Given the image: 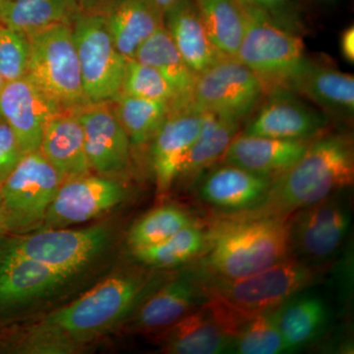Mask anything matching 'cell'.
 <instances>
[{
	"label": "cell",
	"mask_w": 354,
	"mask_h": 354,
	"mask_svg": "<svg viewBox=\"0 0 354 354\" xmlns=\"http://www.w3.org/2000/svg\"><path fill=\"white\" fill-rule=\"evenodd\" d=\"M165 279L138 267L125 268L72 301L37 316L21 330L14 351L25 354L81 353L122 329Z\"/></svg>",
	"instance_id": "cell-1"
},
{
	"label": "cell",
	"mask_w": 354,
	"mask_h": 354,
	"mask_svg": "<svg viewBox=\"0 0 354 354\" xmlns=\"http://www.w3.org/2000/svg\"><path fill=\"white\" fill-rule=\"evenodd\" d=\"M353 183V135L321 134L312 140L295 165L272 179L260 205L232 215L288 218L299 209L351 187Z\"/></svg>",
	"instance_id": "cell-2"
},
{
	"label": "cell",
	"mask_w": 354,
	"mask_h": 354,
	"mask_svg": "<svg viewBox=\"0 0 354 354\" xmlns=\"http://www.w3.org/2000/svg\"><path fill=\"white\" fill-rule=\"evenodd\" d=\"M206 234L203 264L214 278H245L291 255L288 218L232 215Z\"/></svg>",
	"instance_id": "cell-3"
},
{
	"label": "cell",
	"mask_w": 354,
	"mask_h": 354,
	"mask_svg": "<svg viewBox=\"0 0 354 354\" xmlns=\"http://www.w3.org/2000/svg\"><path fill=\"white\" fill-rule=\"evenodd\" d=\"M115 230L108 221L88 227L39 228L0 234V252L36 261L68 274H87L113 248Z\"/></svg>",
	"instance_id": "cell-4"
},
{
	"label": "cell",
	"mask_w": 354,
	"mask_h": 354,
	"mask_svg": "<svg viewBox=\"0 0 354 354\" xmlns=\"http://www.w3.org/2000/svg\"><path fill=\"white\" fill-rule=\"evenodd\" d=\"M239 2L245 29L234 58L259 77L266 95L286 90L288 81L307 58L302 35L279 24L264 11Z\"/></svg>",
	"instance_id": "cell-5"
},
{
	"label": "cell",
	"mask_w": 354,
	"mask_h": 354,
	"mask_svg": "<svg viewBox=\"0 0 354 354\" xmlns=\"http://www.w3.org/2000/svg\"><path fill=\"white\" fill-rule=\"evenodd\" d=\"M323 270L288 256L277 264L239 279L214 278L202 285L205 297L218 298L235 310L257 314L276 309L313 286Z\"/></svg>",
	"instance_id": "cell-6"
},
{
	"label": "cell",
	"mask_w": 354,
	"mask_h": 354,
	"mask_svg": "<svg viewBox=\"0 0 354 354\" xmlns=\"http://www.w3.org/2000/svg\"><path fill=\"white\" fill-rule=\"evenodd\" d=\"M48 266L0 252V326L41 315L85 278Z\"/></svg>",
	"instance_id": "cell-7"
},
{
	"label": "cell",
	"mask_w": 354,
	"mask_h": 354,
	"mask_svg": "<svg viewBox=\"0 0 354 354\" xmlns=\"http://www.w3.org/2000/svg\"><path fill=\"white\" fill-rule=\"evenodd\" d=\"M28 78L62 111L88 104L71 24H57L29 37Z\"/></svg>",
	"instance_id": "cell-8"
},
{
	"label": "cell",
	"mask_w": 354,
	"mask_h": 354,
	"mask_svg": "<svg viewBox=\"0 0 354 354\" xmlns=\"http://www.w3.org/2000/svg\"><path fill=\"white\" fill-rule=\"evenodd\" d=\"M64 177L39 151L26 153L0 185L2 234L39 230Z\"/></svg>",
	"instance_id": "cell-9"
},
{
	"label": "cell",
	"mask_w": 354,
	"mask_h": 354,
	"mask_svg": "<svg viewBox=\"0 0 354 354\" xmlns=\"http://www.w3.org/2000/svg\"><path fill=\"white\" fill-rule=\"evenodd\" d=\"M88 104L120 94L127 59L120 53L102 13L81 11L71 24Z\"/></svg>",
	"instance_id": "cell-10"
},
{
	"label": "cell",
	"mask_w": 354,
	"mask_h": 354,
	"mask_svg": "<svg viewBox=\"0 0 354 354\" xmlns=\"http://www.w3.org/2000/svg\"><path fill=\"white\" fill-rule=\"evenodd\" d=\"M265 97L264 86L252 70L236 58L223 57L198 74L187 106L241 121Z\"/></svg>",
	"instance_id": "cell-11"
},
{
	"label": "cell",
	"mask_w": 354,
	"mask_h": 354,
	"mask_svg": "<svg viewBox=\"0 0 354 354\" xmlns=\"http://www.w3.org/2000/svg\"><path fill=\"white\" fill-rule=\"evenodd\" d=\"M128 188L120 179L84 174L62 181L41 228L71 227L91 223L127 201Z\"/></svg>",
	"instance_id": "cell-12"
},
{
	"label": "cell",
	"mask_w": 354,
	"mask_h": 354,
	"mask_svg": "<svg viewBox=\"0 0 354 354\" xmlns=\"http://www.w3.org/2000/svg\"><path fill=\"white\" fill-rule=\"evenodd\" d=\"M288 221L290 253L305 262H321L332 257L348 236L351 209L334 194L299 209Z\"/></svg>",
	"instance_id": "cell-13"
},
{
	"label": "cell",
	"mask_w": 354,
	"mask_h": 354,
	"mask_svg": "<svg viewBox=\"0 0 354 354\" xmlns=\"http://www.w3.org/2000/svg\"><path fill=\"white\" fill-rule=\"evenodd\" d=\"M108 102L88 104L72 111L82 124L92 171L122 180L130 167L131 141Z\"/></svg>",
	"instance_id": "cell-14"
},
{
	"label": "cell",
	"mask_w": 354,
	"mask_h": 354,
	"mask_svg": "<svg viewBox=\"0 0 354 354\" xmlns=\"http://www.w3.org/2000/svg\"><path fill=\"white\" fill-rule=\"evenodd\" d=\"M246 125L244 134L283 140H313L328 127L330 118L305 104L290 90H277Z\"/></svg>",
	"instance_id": "cell-15"
},
{
	"label": "cell",
	"mask_w": 354,
	"mask_h": 354,
	"mask_svg": "<svg viewBox=\"0 0 354 354\" xmlns=\"http://www.w3.org/2000/svg\"><path fill=\"white\" fill-rule=\"evenodd\" d=\"M204 113L190 106L174 109L151 141V162L158 197L174 187L191 147L201 130Z\"/></svg>",
	"instance_id": "cell-16"
},
{
	"label": "cell",
	"mask_w": 354,
	"mask_h": 354,
	"mask_svg": "<svg viewBox=\"0 0 354 354\" xmlns=\"http://www.w3.org/2000/svg\"><path fill=\"white\" fill-rule=\"evenodd\" d=\"M205 297L199 279L190 271L165 279L139 305L122 329L128 333L150 334L167 329L196 308Z\"/></svg>",
	"instance_id": "cell-17"
},
{
	"label": "cell",
	"mask_w": 354,
	"mask_h": 354,
	"mask_svg": "<svg viewBox=\"0 0 354 354\" xmlns=\"http://www.w3.org/2000/svg\"><path fill=\"white\" fill-rule=\"evenodd\" d=\"M62 111L28 77L0 88V116L15 133L25 153L39 150L46 123Z\"/></svg>",
	"instance_id": "cell-18"
},
{
	"label": "cell",
	"mask_w": 354,
	"mask_h": 354,
	"mask_svg": "<svg viewBox=\"0 0 354 354\" xmlns=\"http://www.w3.org/2000/svg\"><path fill=\"white\" fill-rule=\"evenodd\" d=\"M286 90L307 97L333 120L354 115V77L307 57L288 81Z\"/></svg>",
	"instance_id": "cell-19"
},
{
	"label": "cell",
	"mask_w": 354,
	"mask_h": 354,
	"mask_svg": "<svg viewBox=\"0 0 354 354\" xmlns=\"http://www.w3.org/2000/svg\"><path fill=\"white\" fill-rule=\"evenodd\" d=\"M312 140H283L241 133L237 134L221 158L258 176L274 179L295 164Z\"/></svg>",
	"instance_id": "cell-20"
},
{
	"label": "cell",
	"mask_w": 354,
	"mask_h": 354,
	"mask_svg": "<svg viewBox=\"0 0 354 354\" xmlns=\"http://www.w3.org/2000/svg\"><path fill=\"white\" fill-rule=\"evenodd\" d=\"M272 179L223 164L202 180L199 194L209 206L230 214L250 211L262 203Z\"/></svg>",
	"instance_id": "cell-21"
},
{
	"label": "cell",
	"mask_w": 354,
	"mask_h": 354,
	"mask_svg": "<svg viewBox=\"0 0 354 354\" xmlns=\"http://www.w3.org/2000/svg\"><path fill=\"white\" fill-rule=\"evenodd\" d=\"M164 27L197 75L225 57L212 41L194 0H183L167 10L164 14Z\"/></svg>",
	"instance_id": "cell-22"
},
{
	"label": "cell",
	"mask_w": 354,
	"mask_h": 354,
	"mask_svg": "<svg viewBox=\"0 0 354 354\" xmlns=\"http://www.w3.org/2000/svg\"><path fill=\"white\" fill-rule=\"evenodd\" d=\"M156 334L160 351L167 354H218L232 346V339L205 304Z\"/></svg>",
	"instance_id": "cell-23"
},
{
	"label": "cell",
	"mask_w": 354,
	"mask_h": 354,
	"mask_svg": "<svg viewBox=\"0 0 354 354\" xmlns=\"http://www.w3.org/2000/svg\"><path fill=\"white\" fill-rule=\"evenodd\" d=\"M39 152L64 179L91 174L85 149V136L74 111H62L44 127Z\"/></svg>",
	"instance_id": "cell-24"
},
{
	"label": "cell",
	"mask_w": 354,
	"mask_h": 354,
	"mask_svg": "<svg viewBox=\"0 0 354 354\" xmlns=\"http://www.w3.org/2000/svg\"><path fill=\"white\" fill-rule=\"evenodd\" d=\"M102 14L116 48L127 60L164 26V14L153 0H115Z\"/></svg>",
	"instance_id": "cell-25"
},
{
	"label": "cell",
	"mask_w": 354,
	"mask_h": 354,
	"mask_svg": "<svg viewBox=\"0 0 354 354\" xmlns=\"http://www.w3.org/2000/svg\"><path fill=\"white\" fill-rule=\"evenodd\" d=\"M133 59L153 67L167 79L178 97V109L188 106L198 75L181 57L164 26L140 46Z\"/></svg>",
	"instance_id": "cell-26"
},
{
	"label": "cell",
	"mask_w": 354,
	"mask_h": 354,
	"mask_svg": "<svg viewBox=\"0 0 354 354\" xmlns=\"http://www.w3.org/2000/svg\"><path fill=\"white\" fill-rule=\"evenodd\" d=\"M239 127L241 121L205 113L199 136L191 147L177 181L195 183L203 172L221 160Z\"/></svg>",
	"instance_id": "cell-27"
},
{
	"label": "cell",
	"mask_w": 354,
	"mask_h": 354,
	"mask_svg": "<svg viewBox=\"0 0 354 354\" xmlns=\"http://www.w3.org/2000/svg\"><path fill=\"white\" fill-rule=\"evenodd\" d=\"M81 12L77 0H6L0 24L31 36L57 24H72Z\"/></svg>",
	"instance_id": "cell-28"
},
{
	"label": "cell",
	"mask_w": 354,
	"mask_h": 354,
	"mask_svg": "<svg viewBox=\"0 0 354 354\" xmlns=\"http://www.w3.org/2000/svg\"><path fill=\"white\" fill-rule=\"evenodd\" d=\"M328 320L325 302L300 293L279 309L278 325L286 353L304 348L318 339Z\"/></svg>",
	"instance_id": "cell-29"
},
{
	"label": "cell",
	"mask_w": 354,
	"mask_h": 354,
	"mask_svg": "<svg viewBox=\"0 0 354 354\" xmlns=\"http://www.w3.org/2000/svg\"><path fill=\"white\" fill-rule=\"evenodd\" d=\"M216 48L225 57H234L241 46L245 15L239 0H194Z\"/></svg>",
	"instance_id": "cell-30"
},
{
	"label": "cell",
	"mask_w": 354,
	"mask_h": 354,
	"mask_svg": "<svg viewBox=\"0 0 354 354\" xmlns=\"http://www.w3.org/2000/svg\"><path fill=\"white\" fill-rule=\"evenodd\" d=\"M207 234L197 225H188L165 241L130 251L132 257L144 268L172 269L190 262L206 248Z\"/></svg>",
	"instance_id": "cell-31"
},
{
	"label": "cell",
	"mask_w": 354,
	"mask_h": 354,
	"mask_svg": "<svg viewBox=\"0 0 354 354\" xmlns=\"http://www.w3.org/2000/svg\"><path fill=\"white\" fill-rule=\"evenodd\" d=\"M111 102L133 145L150 143L172 111L167 102L122 93Z\"/></svg>",
	"instance_id": "cell-32"
},
{
	"label": "cell",
	"mask_w": 354,
	"mask_h": 354,
	"mask_svg": "<svg viewBox=\"0 0 354 354\" xmlns=\"http://www.w3.org/2000/svg\"><path fill=\"white\" fill-rule=\"evenodd\" d=\"M193 223L192 216L183 209L162 205L135 221L127 232V246L132 251L160 243Z\"/></svg>",
	"instance_id": "cell-33"
},
{
	"label": "cell",
	"mask_w": 354,
	"mask_h": 354,
	"mask_svg": "<svg viewBox=\"0 0 354 354\" xmlns=\"http://www.w3.org/2000/svg\"><path fill=\"white\" fill-rule=\"evenodd\" d=\"M281 307V306H279ZM261 312L249 317L232 339L235 353L279 354L286 353L278 325L279 309Z\"/></svg>",
	"instance_id": "cell-34"
},
{
	"label": "cell",
	"mask_w": 354,
	"mask_h": 354,
	"mask_svg": "<svg viewBox=\"0 0 354 354\" xmlns=\"http://www.w3.org/2000/svg\"><path fill=\"white\" fill-rule=\"evenodd\" d=\"M120 93L167 102L172 111L178 109V97L167 79L158 70L135 59L127 60Z\"/></svg>",
	"instance_id": "cell-35"
},
{
	"label": "cell",
	"mask_w": 354,
	"mask_h": 354,
	"mask_svg": "<svg viewBox=\"0 0 354 354\" xmlns=\"http://www.w3.org/2000/svg\"><path fill=\"white\" fill-rule=\"evenodd\" d=\"M30 50L28 35L0 24V76L4 83L27 75Z\"/></svg>",
	"instance_id": "cell-36"
},
{
	"label": "cell",
	"mask_w": 354,
	"mask_h": 354,
	"mask_svg": "<svg viewBox=\"0 0 354 354\" xmlns=\"http://www.w3.org/2000/svg\"><path fill=\"white\" fill-rule=\"evenodd\" d=\"M260 10L293 32L302 35L304 23L295 0H242Z\"/></svg>",
	"instance_id": "cell-37"
},
{
	"label": "cell",
	"mask_w": 354,
	"mask_h": 354,
	"mask_svg": "<svg viewBox=\"0 0 354 354\" xmlns=\"http://www.w3.org/2000/svg\"><path fill=\"white\" fill-rule=\"evenodd\" d=\"M24 155L15 133L0 118V185L10 176Z\"/></svg>",
	"instance_id": "cell-38"
},
{
	"label": "cell",
	"mask_w": 354,
	"mask_h": 354,
	"mask_svg": "<svg viewBox=\"0 0 354 354\" xmlns=\"http://www.w3.org/2000/svg\"><path fill=\"white\" fill-rule=\"evenodd\" d=\"M339 48H341V53L342 57L349 62V64H354V27L349 26V27L344 29L341 34V39H339Z\"/></svg>",
	"instance_id": "cell-39"
},
{
	"label": "cell",
	"mask_w": 354,
	"mask_h": 354,
	"mask_svg": "<svg viewBox=\"0 0 354 354\" xmlns=\"http://www.w3.org/2000/svg\"><path fill=\"white\" fill-rule=\"evenodd\" d=\"M81 11L102 13L115 0H77Z\"/></svg>",
	"instance_id": "cell-40"
},
{
	"label": "cell",
	"mask_w": 354,
	"mask_h": 354,
	"mask_svg": "<svg viewBox=\"0 0 354 354\" xmlns=\"http://www.w3.org/2000/svg\"><path fill=\"white\" fill-rule=\"evenodd\" d=\"M183 1V0H153V3L156 4V6L160 9V12L165 14L167 10L176 6L179 2Z\"/></svg>",
	"instance_id": "cell-41"
},
{
	"label": "cell",
	"mask_w": 354,
	"mask_h": 354,
	"mask_svg": "<svg viewBox=\"0 0 354 354\" xmlns=\"http://www.w3.org/2000/svg\"><path fill=\"white\" fill-rule=\"evenodd\" d=\"M2 234V197L0 192V234Z\"/></svg>",
	"instance_id": "cell-42"
},
{
	"label": "cell",
	"mask_w": 354,
	"mask_h": 354,
	"mask_svg": "<svg viewBox=\"0 0 354 354\" xmlns=\"http://www.w3.org/2000/svg\"><path fill=\"white\" fill-rule=\"evenodd\" d=\"M320 1L326 2V3H335L337 0H320Z\"/></svg>",
	"instance_id": "cell-43"
},
{
	"label": "cell",
	"mask_w": 354,
	"mask_h": 354,
	"mask_svg": "<svg viewBox=\"0 0 354 354\" xmlns=\"http://www.w3.org/2000/svg\"><path fill=\"white\" fill-rule=\"evenodd\" d=\"M3 80H2L1 76H0V88L2 87V85H3Z\"/></svg>",
	"instance_id": "cell-44"
},
{
	"label": "cell",
	"mask_w": 354,
	"mask_h": 354,
	"mask_svg": "<svg viewBox=\"0 0 354 354\" xmlns=\"http://www.w3.org/2000/svg\"><path fill=\"white\" fill-rule=\"evenodd\" d=\"M6 1V0H0V6H1L3 2Z\"/></svg>",
	"instance_id": "cell-45"
},
{
	"label": "cell",
	"mask_w": 354,
	"mask_h": 354,
	"mask_svg": "<svg viewBox=\"0 0 354 354\" xmlns=\"http://www.w3.org/2000/svg\"><path fill=\"white\" fill-rule=\"evenodd\" d=\"M0 118H1V116H0Z\"/></svg>",
	"instance_id": "cell-46"
}]
</instances>
